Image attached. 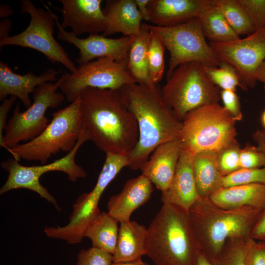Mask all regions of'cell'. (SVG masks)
<instances>
[{"label":"cell","instance_id":"obj_1","mask_svg":"<svg viewBox=\"0 0 265 265\" xmlns=\"http://www.w3.org/2000/svg\"><path fill=\"white\" fill-rule=\"evenodd\" d=\"M79 98L83 125L90 140L105 153L128 156L138 142V128L119 90L87 88Z\"/></svg>","mask_w":265,"mask_h":265},{"label":"cell","instance_id":"obj_2","mask_svg":"<svg viewBox=\"0 0 265 265\" xmlns=\"http://www.w3.org/2000/svg\"><path fill=\"white\" fill-rule=\"evenodd\" d=\"M119 91L138 128V142L128 155V167L139 169L156 147L178 137L182 122L165 103L157 85L134 83Z\"/></svg>","mask_w":265,"mask_h":265},{"label":"cell","instance_id":"obj_3","mask_svg":"<svg viewBox=\"0 0 265 265\" xmlns=\"http://www.w3.org/2000/svg\"><path fill=\"white\" fill-rule=\"evenodd\" d=\"M146 250L154 265H194L202 251L188 211L163 204L147 228Z\"/></svg>","mask_w":265,"mask_h":265},{"label":"cell","instance_id":"obj_4","mask_svg":"<svg viewBox=\"0 0 265 265\" xmlns=\"http://www.w3.org/2000/svg\"><path fill=\"white\" fill-rule=\"evenodd\" d=\"M261 212L251 208L223 209L205 197L193 204L188 214L202 252L212 260L219 255L228 240L250 238Z\"/></svg>","mask_w":265,"mask_h":265},{"label":"cell","instance_id":"obj_5","mask_svg":"<svg viewBox=\"0 0 265 265\" xmlns=\"http://www.w3.org/2000/svg\"><path fill=\"white\" fill-rule=\"evenodd\" d=\"M236 122L218 103L204 105L185 116L178 138L183 150L193 155L217 152L238 143Z\"/></svg>","mask_w":265,"mask_h":265},{"label":"cell","instance_id":"obj_6","mask_svg":"<svg viewBox=\"0 0 265 265\" xmlns=\"http://www.w3.org/2000/svg\"><path fill=\"white\" fill-rule=\"evenodd\" d=\"M83 129L78 98L53 113L50 123L37 136L7 150L19 161L23 159L46 164L53 155L60 151H71Z\"/></svg>","mask_w":265,"mask_h":265},{"label":"cell","instance_id":"obj_7","mask_svg":"<svg viewBox=\"0 0 265 265\" xmlns=\"http://www.w3.org/2000/svg\"><path fill=\"white\" fill-rule=\"evenodd\" d=\"M161 89L162 99L182 122L191 110L218 103L220 90L211 80L203 65L187 62L178 66L167 77Z\"/></svg>","mask_w":265,"mask_h":265},{"label":"cell","instance_id":"obj_8","mask_svg":"<svg viewBox=\"0 0 265 265\" xmlns=\"http://www.w3.org/2000/svg\"><path fill=\"white\" fill-rule=\"evenodd\" d=\"M142 25L157 35L169 53L167 77L178 66L187 62L207 67L219 66L221 61L208 43L198 17L171 26Z\"/></svg>","mask_w":265,"mask_h":265},{"label":"cell","instance_id":"obj_9","mask_svg":"<svg viewBox=\"0 0 265 265\" xmlns=\"http://www.w3.org/2000/svg\"><path fill=\"white\" fill-rule=\"evenodd\" d=\"M88 140H90V136L83 127L80 136L73 149L63 157L51 163L27 166L21 164L14 158L2 161L0 166L7 172L8 177L0 189V194L15 189H27L37 193L41 197L53 204L57 210L61 211L54 197L40 184V178L44 174L51 171L64 172L73 182L85 177L86 172L76 162L75 157L81 145Z\"/></svg>","mask_w":265,"mask_h":265},{"label":"cell","instance_id":"obj_10","mask_svg":"<svg viewBox=\"0 0 265 265\" xmlns=\"http://www.w3.org/2000/svg\"><path fill=\"white\" fill-rule=\"evenodd\" d=\"M43 3L46 9L36 8L29 0H21V12L30 15L29 24L21 33L0 38V47L14 45L35 50L43 53L52 63H60L70 73H73L77 67L63 47L54 39L53 34L55 21L53 12Z\"/></svg>","mask_w":265,"mask_h":265},{"label":"cell","instance_id":"obj_11","mask_svg":"<svg viewBox=\"0 0 265 265\" xmlns=\"http://www.w3.org/2000/svg\"><path fill=\"white\" fill-rule=\"evenodd\" d=\"M61 80L46 82L38 86L33 92V102L24 111H20L18 104L5 129L1 147L11 148L22 141H28L37 136L47 127L50 121L45 113L49 108L60 106L64 99L62 93L57 92Z\"/></svg>","mask_w":265,"mask_h":265},{"label":"cell","instance_id":"obj_12","mask_svg":"<svg viewBox=\"0 0 265 265\" xmlns=\"http://www.w3.org/2000/svg\"><path fill=\"white\" fill-rule=\"evenodd\" d=\"M59 88L71 103L77 100L84 89L120 90L136 83L127 68V63L102 57L79 65L73 73H64L59 78Z\"/></svg>","mask_w":265,"mask_h":265},{"label":"cell","instance_id":"obj_13","mask_svg":"<svg viewBox=\"0 0 265 265\" xmlns=\"http://www.w3.org/2000/svg\"><path fill=\"white\" fill-rule=\"evenodd\" d=\"M209 44L220 61L228 63L236 69L247 88L255 87L257 72L265 60V28L257 29L242 39L210 42Z\"/></svg>","mask_w":265,"mask_h":265},{"label":"cell","instance_id":"obj_14","mask_svg":"<svg viewBox=\"0 0 265 265\" xmlns=\"http://www.w3.org/2000/svg\"><path fill=\"white\" fill-rule=\"evenodd\" d=\"M58 29V38L74 45L79 50L76 59L79 65L86 64L95 59L107 57L119 62L127 63L132 38L124 36L118 38H110L103 35L91 34L80 38L71 31L64 29L57 15L53 12Z\"/></svg>","mask_w":265,"mask_h":265},{"label":"cell","instance_id":"obj_15","mask_svg":"<svg viewBox=\"0 0 265 265\" xmlns=\"http://www.w3.org/2000/svg\"><path fill=\"white\" fill-rule=\"evenodd\" d=\"M63 21L61 25L70 28L77 36L88 33L98 34L105 31L106 20L102 9L101 0H60Z\"/></svg>","mask_w":265,"mask_h":265},{"label":"cell","instance_id":"obj_16","mask_svg":"<svg viewBox=\"0 0 265 265\" xmlns=\"http://www.w3.org/2000/svg\"><path fill=\"white\" fill-rule=\"evenodd\" d=\"M100 199L91 191L81 194L73 205L69 223L62 227H45L44 232L49 238L69 244L81 242L89 225L101 212L98 208Z\"/></svg>","mask_w":265,"mask_h":265},{"label":"cell","instance_id":"obj_17","mask_svg":"<svg viewBox=\"0 0 265 265\" xmlns=\"http://www.w3.org/2000/svg\"><path fill=\"white\" fill-rule=\"evenodd\" d=\"M183 151L178 138L159 145L140 166L141 174L161 192L165 191L173 179Z\"/></svg>","mask_w":265,"mask_h":265},{"label":"cell","instance_id":"obj_18","mask_svg":"<svg viewBox=\"0 0 265 265\" xmlns=\"http://www.w3.org/2000/svg\"><path fill=\"white\" fill-rule=\"evenodd\" d=\"M214 0H150V20L154 26L167 27L199 17Z\"/></svg>","mask_w":265,"mask_h":265},{"label":"cell","instance_id":"obj_19","mask_svg":"<svg viewBox=\"0 0 265 265\" xmlns=\"http://www.w3.org/2000/svg\"><path fill=\"white\" fill-rule=\"evenodd\" d=\"M193 156L183 150L170 185L161 192L160 200L163 204H171L188 211L201 198L193 173Z\"/></svg>","mask_w":265,"mask_h":265},{"label":"cell","instance_id":"obj_20","mask_svg":"<svg viewBox=\"0 0 265 265\" xmlns=\"http://www.w3.org/2000/svg\"><path fill=\"white\" fill-rule=\"evenodd\" d=\"M60 71L50 68L39 76L32 72L25 75L14 73L5 63L0 61V100L10 95L19 99L28 108L31 106L29 95L40 85L57 80Z\"/></svg>","mask_w":265,"mask_h":265},{"label":"cell","instance_id":"obj_21","mask_svg":"<svg viewBox=\"0 0 265 265\" xmlns=\"http://www.w3.org/2000/svg\"><path fill=\"white\" fill-rule=\"evenodd\" d=\"M153 191V184L144 175L131 179L120 193L109 198L107 212L120 223L129 221L132 213L149 201Z\"/></svg>","mask_w":265,"mask_h":265},{"label":"cell","instance_id":"obj_22","mask_svg":"<svg viewBox=\"0 0 265 265\" xmlns=\"http://www.w3.org/2000/svg\"><path fill=\"white\" fill-rule=\"evenodd\" d=\"M103 11L106 20L103 36L121 33L132 37L140 32L143 19L135 0H106Z\"/></svg>","mask_w":265,"mask_h":265},{"label":"cell","instance_id":"obj_23","mask_svg":"<svg viewBox=\"0 0 265 265\" xmlns=\"http://www.w3.org/2000/svg\"><path fill=\"white\" fill-rule=\"evenodd\" d=\"M209 198L216 206L225 209L251 208L265 209V185L245 184L221 187Z\"/></svg>","mask_w":265,"mask_h":265},{"label":"cell","instance_id":"obj_24","mask_svg":"<svg viewBox=\"0 0 265 265\" xmlns=\"http://www.w3.org/2000/svg\"><path fill=\"white\" fill-rule=\"evenodd\" d=\"M147 228L136 221L120 222L113 262H128L141 259L146 254Z\"/></svg>","mask_w":265,"mask_h":265},{"label":"cell","instance_id":"obj_25","mask_svg":"<svg viewBox=\"0 0 265 265\" xmlns=\"http://www.w3.org/2000/svg\"><path fill=\"white\" fill-rule=\"evenodd\" d=\"M192 165L200 196L209 197L221 187L223 177L218 168L217 152L203 151L196 153L193 156Z\"/></svg>","mask_w":265,"mask_h":265},{"label":"cell","instance_id":"obj_26","mask_svg":"<svg viewBox=\"0 0 265 265\" xmlns=\"http://www.w3.org/2000/svg\"><path fill=\"white\" fill-rule=\"evenodd\" d=\"M150 30L142 25L140 32L131 37L127 68L136 83L154 85L150 77L148 66V45Z\"/></svg>","mask_w":265,"mask_h":265},{"label":"cell","instance_id":"obj_27","mask_svg":"<svg viewBox=\"0 0 265 265\" xmlns=\"http://www.w3.org/2000/svg\"><path fill=\"white\" fill-rule=\"evenodd\" d=\"M119 222L107 212H100L89 225L85 233L92 247L110 253H114L118 240Z\"/></svg>","mask_w":265,"mask_h":265},{"label":"cell","instance_id":"obj_28","mask_svg":"<svg viewBox=\"0 0 265 265\" xmlns=\"http://www.w3.org/2000/svg\"><path fill=\"white\" fill-rule=\"evenodd\" d=\"M203 31L211 42H226L240 38L215 4L204 10L199 17Z\"/></svg>","mask_w":265,"mask_h":265},{"label":"cell","instance_id":"obj_29","mask_svg":"<svg viewBox=\"0 0 265 265\" xmlns=\"http://www.w3.org/2000/svg\"><path fill=\"white\" fill-rule=\"evenodd\" d=\"M215 4L239 35H250L256 29L238 0H214Z\"/></svg>","mask_w":265,"mask_h":265},{"label":"cell","instance_id":"obj_30","mask_svg":"<svg viewBox=\"0 0 265 265\" xmlns=\"http://www.w3.org/2000/svg\"><path fill=\"white\" fill-rule=\"evenodd\" d=\"M128 156L113 153H106V159L97 183L91 191L96 197H101L106 188L116 175L125 167H128Z\"/></svg>","mask_w":265,"mask_h":265},{"label":"cell","instance_id":"obj_31","mask_svg":"<svg viewBox=\"0 0 265 265\" xmlns=\"http://www.w3.org/2000/svg\"><path fill=\"white\" fill-rule=\"evenodd\" d=\"M205 67L211 80L222 90L236 91L237 87L243 90L247 89L242 82L236 69L230 64L221 61L218 67Z\"/></svg>","mask_w":265,"mask_h":265},{"label":"cell","instance_id":"obj_32","mask_svg":"<svg viewBox=\"0 0 265 265\" xmlns=\"http://www.w3.org/2000/svg\"><path fill=\"white\" fill-rule=\"evenodd\" d=\"M250 239L228 240L219 255L210 261L212 265H247L246 254Z\"/></svg>","mask_w":265,"mask_h":265},{"label":"cell","instance_id":"obj_33","mask_svg":"<svg viewBox=\"0 0 265 265\" xmlns=\"http://www.w3.org/2000/svg\"><path fill=\"white\" fill-rule=\"evenodd\" d=\"M165 49L160 40L150 30L148 53V66L150 79L155 85L161 80L164 74Z\"/></svg>","mask_w":265,"mask_h":265},{"label":"cell","instance_id":"obj_34","mask_svg":"<svg viewBox=\"0 0 265 265\" xmlns=\"http://www.w3.org/2000/svg\"><path fill=\"white\" fill-rule=\"evenodd\" d=\"M245 184L265 185V166L251 169H239L231 174L223 177L221 187Z\"/></svg>","mask_w":265,"mask_h":265},{"label":"cell","instance_id":"obj_35","mask_svg":"<svg viewBox=\"0 0 265 265\" xmlns=\"http://www.w3.org/2000/svg\"><path fill=\"white\" fill-rule=\"evenodd\" d=\"M240 149L238 143H237L217 152V164L223 177L240 169Z\"/></svg>","mask_w":265,"mask_h":265},{"label":"cell","instance_id":"obj_36","mask_svg":"<svg viewBox=\"0 0 265 265\" xmlns=\"http://www.w3.org/2000/svg\"><path fill=\"white\" fill-rule=\"evenodd\" d=\"M112 262V254L92 246L79 252L76 265H110Z\"/></svg>","mask_w":265,"mask_h":265},{"label":"cell","instance_id":"obj_37","mask_svg":"<svg viewBox=\"0 0 265 265\" xmlns=\"http://www.w3.org/2000/svg\"><path fill=\"white\" fill-rule=\"evenodd\" d=\"M265 166V155L257 147L246 144L240 149V169H251Z\"/></svg>","mask_w":265,"mask_h":265},{"label":"cell","instance_id":"obj_38","mask_svg":"<svg viewBox=\"0 0 265 265\" xmlns=\"http://www.w3.org/2000/svg\"><path fill=\"white\" fill-rule=\"evenodd\" d=\"M257 29L265 28V0H238Z\"/></svg>","mask_w":265,"mask_h":265},{"label":"cell","instance_id":"obj_39","mask_svg":"<svg viewBox=\"0 0 265 265\" xmlns=\"http://www.w3.org/2000/svg\"><path fill=\"white\" fill-rule=\"evenodd\" d=\"M220 97L223 104V107L236 121H240L242 119L239 97L236 91L222 90Z\"/></svg>","mask_w":265,"mask_h":265},{"label":"cell","instance_id":"obj_40","mask_svg":"<svg viewBox=\"0 0 265 265\" xmlns=\"http://www.w3.org/2000/svg\"><path fill=\"white\" fill-rule=\"evenodd\" d=\"M247 265H265V258L258 241L250 238L246 254Z\"/></svg>","mask_w":265,"mask_h":265},{"label":"cell","instance_id":"obj_41","mask_svg":"<svg viewBox=\"0 0 265 265\" xmlns=\"http://www.w3.org/2000/svg\"><path fill=\"white\" fill-rule=\"evenodd\" d=\"M16 99L14 96H11L10 98L2 101V103L0 106V145L3 142V132L5 131L7 124V117L8 112Z\"/></svg>","mask_w":265,"mask_h":265},{"label":"cell","instance_id":"obj_42","mask_svg":"<svg viewBox=\"0 0 265 265\" xmlns=\"http://www.w3.org/2000/svg\"><path fill=\"white\" fill-rule=\"evenodd\" d=\"M250 238L265 242V209L258 215L252 227Z\"/></svg>","mask_w":265,"mask_h":265},{"label":"cell","instance_id":"obj_43","mask_svg":"<svg viewBox=\"0 0 265 265\" xmlns=\"http://www.w3.org/2000/svg\"><path fill=\"white\" fill-rule=\"evenodd\" d=\"M135 1L143 20L146 21H149L150 12L148 5L150 0H135Z\"/></svg>","mask_w":265,"mask_h":265},{"label":"cell","instance_id":"obj_44","mask_svg":"<svg viewBox=\"0 0 265 265\" xmlns=\"http://www.w3.org/2000/svg\"><path fill=\"white\" fill-rule=\"evenodd\" d=\"M257 147L265 155V130H258L252 135Z\"/></svg>","mask_w":265,"mask_h":265},{"label":"cell","instance_id":"obj_45","mask_svg":"<svg viewBox=\"0 0 265 265\" xmlns=\"http://www.w3.org/2000/svg\"><path fill=\"white\" fill-rule=\"evenodd\" d=\"M11 22L8 19H5L1 21L0 28V38L8 36V33L10 31Z\"/></svg>","mask_w":265,"mask_h":265},{"label":"cell","instance_id":"obj_46","mask_svg":"<svg viewBox=\"0 0 265 265\" xmlns=\"http://www.w3.org/2000/svg\"><path fill=\"white\" fill-rule=\"evenodd\" d=\"M256 77L257 81L265 83V60L258 68Z\"/></svg>","mask_w":265,"mask_h":265},{"label":"cell","instance_id":"obj_47","mask_svg":"<svg viewBox=\"0 0 265 265\" xmlns=\"http://www.w3.org/2000/svg\"><path fill=\"white\" fill-rule=\"evenodd\" d=\"M110 265H150L149 264L143 262L141 259L128 261L120 262H112Z\"/></svg>","mask_w":265,"mask_h":265},{"label":"cell","instance_id":"obj_48","mask_svg":"<svg viewBox=\"0 0 265 265\" xmlns=\"http://www.w3.org/2000/svg\"><path fill=\"white\" fill-rule=\"evenodd\" d=\"M194 265H212L208 258L201 252L195 261Z\"/></svg>","mask_w":265,"mask_h":265},{"label":"cell","instance_id":"obj_49","mask_svg":"<svg viewBox=\"0 0 265 265\" xmlns=\"http://www.w3.org/2000/svg\"><path fill=\"white\" fill-rule=\"evenodd\" d=\"M12 9L8 5H1L0 6V17L7 16L11 14Z\"/></svg>","mask_w":265,"mask_h":265},{"label":"cell","instance_id":"obj_50","mask_svg":"<svg viewBox=\"0 0 265 265\" xmlns=\"http://www.w3.org/2000/svg\"><path fill=\"white\" fill-rule=\"evenodd\" d=\"M265 258V242L258 241Z\"/></svg>","mask_w":265,"mask_h":265},{"label":"cell","instance_id":"obj_51","mask_svg":"<svg viewBox=\"0 0 265 265\" xmlns=\"http://www.w3.org/2000/svg\"><path fill=\"white\" fill-rule=\"evenodd\" d=\"M261 121L264 128L265 129V110L263 111L262 114Z\"/></svg>","mask_w":265,"mask_h":265},{"label":"cell","instance_id":"obj_52","mask_svg":"<svg viewBox=\"0 0 265 265\" xmlns=\"http://www.w3.org/2000/svg\"><path fill=\"white\" fill-rule=\"evenodd\" d=\"M264 91L265 92V85H264Z\"/></svg>","mask_w":265,"mask_h":265}]
</instances>
